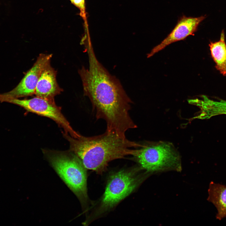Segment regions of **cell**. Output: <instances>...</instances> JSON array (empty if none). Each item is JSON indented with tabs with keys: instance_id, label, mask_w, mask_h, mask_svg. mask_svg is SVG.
<instances>
[{
	"instance_id": "cell-1",
	"label": "cell",
	"mask_w": 226,
	"mask_h": 226,
	"mask_svg": "<svg viewBox=\"0 0 226 226\" xmlns=\"http://www.w3.org/2000/svg\"><path fill=\"white\" fill-rule=\"evenodd\" d=\"M86 46L89 68L79 71L84 94L90 100L96 118L105 121L106 130L125 136L128 130L137 126L129 114L132 100L118 80L98 60L91 44Z\"/></svg>"
},
{
	"instance_id": "cell-2",
	"label": "cell",
	"mask_w": 226,
	"mask_h": 226,
	"mask_svg": "<svg viewBox=\"0 0 226 226\" xmlns=\"http://www.w3.org/2000/svg\"><path fill=\"white\" fill-rule=\"evenodd\" d=\"M68 141L70 150L81 160L84 167L98 174L107 169L108 164L126 156H134L142 145L116 132L106 130L99 135L87 137L80 134L75 138L63 132Z\"/></svg>"
},
{
	"instance_id": "cell-3",
	"label": "cell",
	"mask_w": 226,
	"mask_h": 226,
	"mask_svg": "<svg viewBox=\"0 0 226 226\" xmlns=\"http://www.w3.org/2000/svg\"><path fill=\"white\" fill-rule=\"evenodd\" d=\"M46 158L86 211L89 202L86 168L72 152L45 151Z\"/></svg>"
},
{
	"instance_id": "cell-4",
	"label": "cell",
	"mask_w": 226,
	"mask_h": 226,
	"mask_svg": "<svg viewBox=\"0 0 226 226\" xmlns=\"http://www.w3.org/2000/svg\"><path fill=\"white\" fill-rule=\"evenodd\" d=\"M139 173L138 168H132L111 174L94 213L95 217L110 211L135 191L143 179Z\"/></svg>"
},
{
	"instance_id": "cell-5",
	"label": "cell",
	"mask_w": 226,
	"mask_h": 226,
	"mask_svg": "<svg viewBox=\"0 0 226 226\" xmlns=\"http://www.w3.org/2000/svg\"><path fill=\"white\" fill-rule=\"evenodd\" d=\"M134 156L142 168L148 172L180 168L179 156L171 144L160 142L142 145Z\"/></svg>"
},
{
	"instance_id": "cell-6",
	"label": "cell",
	"mask_w": 226,
	"mask_h": 226,
	"mask_svg": "<svg viewBox=\"0 0 226 226\" xmlns=\"http://www.w3.org/2000/svg\"><path fill=\"white\" fill-rule=\"evenodd\" d=\"M5 102L14 104L28 111L51 119L63 129V132L72 137L76 138L80 134L73 129L61 112L60 107L56 104L54 100L36 96L28 99H9L6 100Z\"/></svg>"
},
{
	"instance_id": "cell-7",
	"label": "cell",
	"mask_w": 226,
	"mask_h": 226,
	"mask_svg": "<svg viewBox=\"0 0 226 226\" xmlns=\"http://www.w3.org/2000/svg\"><path fill=\"white\" fill-rule=\"evenodd\" d=\"M51 54H41L32 67L27 72L19 84L13 90L0 94V102L7 99H18L35 94L37 82L44 69L50 65Z\"/></svg>"
},
{
	"instance_id": "cell-8",
	"label": "cell",
	"mask_w": 226,
	"mask_h": 226,
	"mask_svg": "<svg viewBox=\"0 0 226 226\" xmlns=\"http://www.w3.org/2000/svg\"><path fill=\"white\" fill-rule=\"evenodd\" d=\"M204 16L197 17L182 16L172 30L159 44L154 47L147 55L151 57L168 45L175 42L184 40L188 36L193 35L200 23L204 19Z\"/></svg>"
},
{
	"instance_id": "cell-9",
	"label": "cell",
	"mask_w": 226,
	"mask_h": 226,
	"mask_svg": "<svg viewBox=\"0 0 226 226\" xmlns=\"http://www.w3.org/2000/svg\"><path fill=\"white\" fill-rule=\"evenodd\" d=\"M56 73L49 65L43 71L37 82L35 94L36 96L50 100H54V97L60 94L62 89L56 80Z\"/></svg>"
},
{
	"instance_id": "cell-10",
	"label": "cell",
	"mask_w": 226,
	"mask_h": 226,
	"mask_svg": "<svg viewBox=\"0 0 226 226\" xmlns=\"http://www.w3.org/2000/svg\"><path fill=\"white\" fill-rule=\"evenodd\" d=\"M207 200L216 207V218L219 220L226 217V186L211 181L208 190Z\"/></svg>"
},
{
	"instance_id": "cell-11",
	"label": "cell",
	"mask_w": 226,
	"mask_h": 226,
	"mask_svg": "<svg viewBox=\"0 0 226 226\" xmlns=\"http://www.w3.org/2000/svg\"><path fill=\"white\" fill-rule=\"evenodd\" d=\"M209 46L216 68L223 75H226V44L224 32H222L218 41L211 42Z\"/></svg>"
},
{
	"instance_id": "cell-12",
	"label": "cell",
	"mask_w": 226,
	"mask_h": 226,
	"mask_svg": "<svg viewBox=\"0 0 226 226\" xmlns=\"http://www.w3.org/2000/svg\"><path fill=\"white\" fill-rule=\"evenodd\" d=\"M71 3L80 10V14L84 20H86V12L85 0H70Z\"/></svg>"
}]
</instances>
